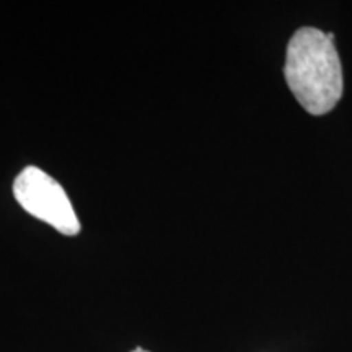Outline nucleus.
I'll list each match as a JSON object with an SVG mask.
<instances>
[{
    "mask_svg": "<svg viewBox=\"0 0 352 352\" xmlns=\"http://www.w3.org/2000/svg\"><path fill=\"white\" fill-rule=\"evenodd\" d=\"M284 76L307 113L323 116L342 96V67L334 36L321 30H297L290 38Z\"/></svg>",
    "mask_w": 352,
    "mask_h": 352,
    "instance_id": "f257e3e1",
    "label": "nucleus"
},
{
    "mask_svg": "<svg viewBox=\"0 0 352 352\" xmlns=\"http://www.w3.org/2000/svg\"><path fill=\"white\" fill-rule=\"evenodd\" d=\"M13 196L26 212L50 223L63 235L74 236L80 232V222L67 192L52 176L38 166H26L16 176Z\"/></svg>",
    "mask_w": 352,
    "mask_h": 352,
    "instance_id": "f03ea898",
    "label": "nucleus"
},
{
    "mask_svg": "<svg viewBox=\"0 0 352 352\" xmlns=\"http://www.w3.org/2000/svg\"><path fill=\"white\" fill-rule=\"evenodd\" d=\"M132 352H147V351H144V349H140V347H138V349L132 351Z\"/></svg>",
    "mask_w": 352,
    "mask_h": 352,
    "instance_id": "7ed1b4c3",
    "label": "nucleus"
}]
</instances>
